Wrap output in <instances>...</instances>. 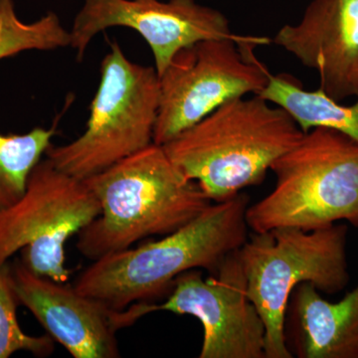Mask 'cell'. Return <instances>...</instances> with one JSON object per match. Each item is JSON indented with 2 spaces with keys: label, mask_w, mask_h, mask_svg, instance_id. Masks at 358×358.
Returning <instances> with one entry per match:
<instances>
[{
  "label": "cell",
  "mask_w": 358,
  "mask_h": 358,
  "mask_svg": "<svg viewBox=\"0 0 358 358\" xmlns=\"http://www.w3.org/2000/svg\"><path fill=\"white\" fill-rule=\"evenodd\" d=\"M249 205L243 192L211 203L196 218L157 241L93 261L73 286L112 310H124L169 294L174 280L187 271L204 268L216 275L249 236Z\"/></svg>",
  "instance_id": "obj_1"
},
{
  "label": "cell",
  "mask_w": 358,
  "mask_h": 358,
  "mask_svg": "<svg viewBox=\"0 0 358 358\" xmlns=\"http://www.w3.org/2000/svg\"><path fill=\"white\" fill-rule=\"evenodd\" d=\"M83 181L101 208L78 234V251L92 261L171 234L212 203L155 143Z\"/></svg>",
  "instance_id": "obj_2"
},
{
  "label": "cell",
  "mask_w": 358,
  "mask_h": 358,
  "mask_svg": "<svg viewBox=\"0 0 358 358\" xmlns=\"http://www.w3.org/2000/svg\"><path fill=\"white\" fill-rule=\"evenodd\" d=\"M303 134L286 110L251 95L224 103L162 147L186 178L220 202L260 185Z\"/></svg>",
  "instance_id": "obj_3"
},
{
  "label": "cell",
  "mask_w": 358,
  "mask_h": 358,
  "mask_svg": "<svg viewBox=\"0 0 358 358\" xmlns=\"http://www.w3.org/2000/svg\"><path fill=\"white\" fill-rule=\"evenodd\" d=\"M272 192L246 211L249 229L313 231L346 221L358 228V143L317 127L271 167Z\"/></svg>",
  "instance_id": "obj_4"
},
{
  "label": "cell",
  "mask_w": 358,
  "mask_h": 358,
  "mask_svg": "<svg viewBox=\"0 0 358 358\" xmlns=\"http://www.w3.org/2000/svg\"><path fill=\"white\" fill-rule=\"evenodd\" d=\"M348 228L336 223L313 231L277 228L253 232L239 249L247 294L266 327V358H293L285 341V317L294 289L310 282L338 294L350 282Z\"/></svg>",
  "instance_id": "obj_5"
},
{
  "label": "cell",
  "mask_w": 358,
  "mask_h": 358,
  "mask_svg": "<svg viewBox=\"0 0 358 358\" xmlns=\"http://www.w3.org/2000/svg\"><path fill=\"white\" fill-rule=\"evenodd\" d=\"M159 103L155 68L133 62L110 42L84 133L67 145H52L47 159L73 178H91L154 143Z\"/></svg>",
  "instance_id": "obj_6"
},
{
  "label": "cell",
  "mask_w": 358,
  "mask_h": 358,
  "mask_svg": "<svg viewBox=\"0 0 358 358\" xmlns=\"http://www.w3.org/2000/svg\"><path fill=\"white\" fill-rule=\"evenodd\" d=\"M100 212L83 180L42 159L23 196L0 211V267L20 252L21 264L33 274L67 282L65 245Z\"/></svg>",
  "instance_id": "obj_7"
},
{
  "label": "cell",
  "mask_w": 358,
  "mask_h": 358,
  "mask_svg": "<svg viewBox=\"0 0 358 358\" xmlns=\"http://www.w3.org/2000/svg\"><path fill=\"white\" fill-rule=\"evenodd\" d=\"M254 50L232 39H209L176 53L159 76L155 145H166L231 100L259 95L271 73Z\"/></svg>",
  "instance_id": "obj_8"
},
{
  "label": "cell",
  "mask_w": 358,
  "mask_h": 358,
  "mask_svg": "<svg viewBox=\"0 0 358 358\" xmlns=\"http://www.w3.org/2000/svg\"><path fill=\"white\" fill-rule=\"evenodd\" d=\"M238 251L208 279L197 268L179 275L164 303H134L120 310L117 327L124 329L160 310L192 315L203 327L199 358H266L265 324L247 294Z\"/></svg>",
  "instance_id": "obj_9"
},
{
  "label": "cell",
  "mask_w": 358,
  "mask_h": 358,
  "mask_svg": "<svg viewBox=\"0 0 358 358\" xmlns=\"http://www.w3.org/2000/svg\"><path fill=\"white\" fill-rule=\"evenodd\" d=\"M112 27L131 28L145 39L159 76L181 49L203 40L232 39L254 49L272 42L232 32L222 13L195 0H85L70 30V46L78 60L94 37Z\"/></svg>",
  "instance_id": "obj_10"
},
{
  "label": "cell",
  "mask_w": 358,
  "mask_h": 358,
  "mask_svg": "<svg viewBox=\"0 0 358 358\" xmlns=\"http://www.w3.org/2000/svg\"><path fill=\"white\" fill-rule=\"evenodd\" d=\"M11 273L20 305L73 357H121L115 322L117 310L80 293L73 285L33 274L20 259L11 264Z\"/></svg>",
  "instance_id": "obj_11"
},
{
  "label": "cell",
  "mask_w": 358,
  "mask_h": 358,
  "mask_svg": "<svg viewBox=\"0 0 358 358\" xmlns=\"http://www.w3.org/2000/svg\"><path fill=\"white\" fill-rule=\"evenodd\" d=\"M273 43L317 71L320 89L334 100L358 95V0H312Z\"/></svg>",
  "instance_id": "obj_12"
},
{
  "label": "cell",
  "mask_w": 358,
  "mask_h": 358,
  "mask_svg": "<svg viewBox=\"0 0 358 358\" xmlns=\"http://www.w3.org/2000/svg\"><path fill=\"white\" fill-rule=\"evenodd\" d=\"M285 341L293 357L358 358V284L336 303L310 282L299 285L287 308Z\"/></svg>",
  "instance_id": "obj_13"
},
{
  "label": "cell",
  "mask_w": 358,
  "mask_h": 358,
  "mask_svg": "<svg viewBox=\"0 0 358 358\" xmlns=\"http://www.w3.org/2000/svg\"><path fill=\"white\" fill-rule=\"evenodd\" d=\"M259 96L286 110L305 133L324 127L341 131L358 143V95L352 105H343L320 88H303L289 75L271 74Z\"/></svg>",
  "instance_id": "obj_14"
},
{
  "label": "cell",
  "mask_w": 358,
  "mask_h": 358,
  "mask_svg": "<svg viewBox=\"0 0 358 358\" xmlns=\"http://www.w3.org/2000/svg\"><path fill=\"white\" fill-rule=\"evenodd\" d=\"M56 134L57 124L22 134L0 133V211L23 196L33 169L46 155Z\"/></svg>",
  "instance_id": "obj_15"
},
{
  "label": "cell",
  "mask_w": 358,
  "mask_h": 358,
  "mask_svg": "<svg viewBox=\"0 0 358 358\" xmlns=\"http://www.w3.org/2000/svg\"><path fill=\"white\" fill-rule=\"evenodd\" d=\"M70 42V31L55 13L25 23L16 14L13 0H0V60L24 51L56 50Z\"/></svg>",
  "instance_id": "obj_16"
},
{
  "label": "cell",
  "mask_w": 358,
  "mask_h": 358,
  "mask_svg": "<svg viewBox=\"0 0 358 358\" xmlns=\"http://www.w3.org/2000/svg\"><path fill=\"white\" fill-rule=\"evenodd\" d=\"M20 305L14 289L11 264L0 267V358H8L17 352H27L37 357H47L55 350L48 334L29 336L17 320Z\"/></svg>",
  "instance_id": "obj_17"
}]
</instances>
